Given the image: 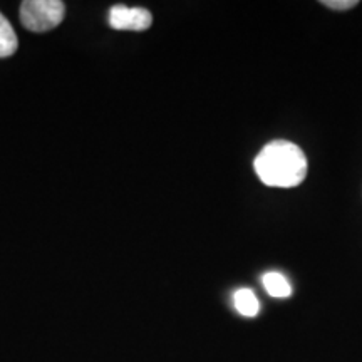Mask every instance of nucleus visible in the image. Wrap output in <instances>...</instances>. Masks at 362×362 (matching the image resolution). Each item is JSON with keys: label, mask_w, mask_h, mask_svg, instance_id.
Wrapping results in <instances>:
<instances>
[{"label": "nucleus", "mask_w": 362, "mask_h": 362, "mask_svg": "<svg viewBox=\"0 0 362 362\" xmlns=\"http://www.w3.org/2000/svg\"><path fill=\"white\" fill-rule=\"evenodd\" d=\"M17 44H19V40L13 33V27L0 12V59L12 56L17 51Z\"/></svg>", "instance_id": "5"}, {"label": "nucleus", "mask_w": 362, "mask_h": 362, "mask_svg": "<svg viewBox=\"0 0 362 362\" xmlns=\"http://www.w3.org/2000/svg\"><path fill=\"white\" fill-rule=\"evenodd\" d=\"M264 287L269 292V296L275 298H285L292 293V287L288 280L279 272H269L264 275Z\"/></svg>", "instance_id": "4"}, {"label": "nucleus", "mask_w": 362, "mask_h": 362, "mask_svg": "<svg viewBox=\"0 0 362 362\" xmlns=\"http://www.w3.org/2000/svg\"><path fill=\"white\" fill-rule=\"evenodd\" d=\"M64 13L61 0H27L21 6V22L30 33L42 34L61 24Z\"/></svg>", "instance_id": "2"}, {"label": "nucleus", "mask_w": 362, "mask_h": 362, "mask_svg": "<svg viewBox=\"0 0 362 362\" xmlns=\"http://www.w3.org/2000/svg\"><path fill=\"white\" fill-rule=\"evenodd\" d=\"M151 12L141 7L115 6L110 11V25L116 30H134L141 33L151 27Z\"/></svg>", "instance_id": "3"}, {"label": "nucleus", "mask_w": 362, "mask_h": 362, "mask_svg": "<svg viewBox=\"0 0 362 362\" xmlns=\"http://www.w3.org/2000/svg\"><path fill=\"white\" fill-rule=\"evenodd\" d=\"M324 6L330 8H336V11H347L357 6V0H324Z\"/></svg>", "instance_id": "7"}, {"label": "nucleus", "mask_w": 362, "mask_h": 362, "mask_svg": "<svg viewBox=\"0 0 362 362\" xmlns=\"http://www.w3.org/2000/svg\"><path fill=\"white\" fill-rule=\"evenodd\" d=\"M257 175L267 187L293 188L307 175V158L297 144L285 139L270 141L253 161Z\"/></svg>", "instance_id": "1"}, {"label": "nucleus", "mask_w": 362, "mask_h": 362, "mask_svg": "<svg viewBox=\"0 0 362 362\" xmlns=\"http://www.w3.org/2000/svg\"><path fill=\"white\" fill-rule=\"evenodd\" d=\"M233 304L240 314L245 317H255L259 314V300L250 288H240L235 292Z\"/></svg>", "instance_id": "6"}]
</instances>
